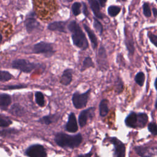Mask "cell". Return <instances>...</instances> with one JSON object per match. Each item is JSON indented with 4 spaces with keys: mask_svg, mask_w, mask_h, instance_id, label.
Listing matches in <instances>:
<instances>
[{
    "mask_svg": "<svg viewBox=\"0 0 157 157\" xmlns=\"http://www.w3.org/2000/svg\"><path fill=\"white\" fill-rule=\"evenodd\" d=\"M54 140L55 143L61 148L74 149L77 148L81 144L83 137L80 133L69 135L59 132L55 134Z\"/></svg>",
    "mask_w": 157,
    "mask_h": 157,
    "instance_id": "6da1fadb",
    "label": "cell"
},
{
    "mask_svg": "<svg viewBox=\"0 0 157 157\" xmlns=\"http://www.w3.org/2000/svg\"><path fill=\"white\" fill-rule=\"evenodd\" d=\"M67 28L71 33L73 44L82 50H86L88 48V42L79 25L72 20L68 24Z\"/></svg>",
    "mask_w": 157,
    "mask_h": 157,
    "instance_id": "7a4b0ae2",
    "label": "cell"
},
{
    "mask_svg": "<svg viewBox=\"0 0 157 157\" xmlns=\"http://www.w3.org/2000/svg\"><path fill=\"white\" fill-rule=\"evenodd\" d=\"M12 66L13 68L25 73H29L36 69H45V66L40 63H34L25 59H17L12 61Z\"/></svg>",
    "mask_w": 157,
    "mask_h": 157,
    "instance_id": "3957f363",
    "label": "cell"
},
{
    "mask_svg": "<svg viewBox=\"0 0 157 157\" xmlns=\"http://www.w3.org/2000/svg\"><path fill=\"white\" fill-rule=\"evenodd\" d=\"M91 91V89H88L86 91L83 93H80L78 91H75L73 93L72 96V102L75 109H81L86 106Z\"/></svg>",
    "mask_w": 157,
    "mask_h": 157,
    "instance_id": "277c9868",
    "label": "cell"
},
{
    "mask_svg": "<svg viewBox=\"0 0 157 157\" xmlns=\"http://www.w3.org/2000/svg\"><path fill=\"white\" fill-rule=\"evenodd\" d=\"M33 52L36 54H44L47 58L53 56L55 52L53 48V44L40 41L34 45L33 47Z\"/></svg>",
    "mask_w": 157,
    "mask_h": 157,
    "instance_id": "5b68a950",
    "label": "cell"
},
{
    "mask_svg": "<svg viewBox=\"0 0 157 157\" xmlns=\"http://www.w3.org/2000/svg\"><path fill=\"white\" fill-rule=\"evenodd\" d=\"M96 63L99 70L105 71L109 69V61L107 55L104 45H101L96 54Z\"/></svg>",
    "mask_w": 157,
    "mask_h": 157,
    "instance_id": "8992f818",
    "label": "cell"
},
{
    "mask_svg": "<svg viewBox=\"0 0 157 157\" xmlns=\"http://www.w3.org/2000/svg\"><path fill=\"white\" fill-rule=\"evenodd\" d=\"M25 155L29 157H47V153L45 147L40 144H33L25 150Z\"/></svg>",
    "mask_w": 157,
    "mask_h": 157,
    "instance_id": "52a82bcc",
    "label": "cell"
},
{
    "mask_svg": "<svg viewBox=\"0 0 157 157\" xmlns=\"http://www.w3.org/2000/svg\"><path fill=\"white\" fill-rule=\"evenodd\" d=\"M110 142L114 147L113 156L124 157L126 156L125 145L116 137H110L109 138Z\"/></svg>",
    "mask_w": 157,
    "mask_h": 157,
    "instance_id": "ba28073f",
    "label": "cell"
},
{
    "mask_svg": "<svg viewBox=\"0 0 157 157\" xmlns=\"http://www.w3.org/2000/svg\"><path fill=\"white\" fill-rule=\"evenodd\" d=\"M95 107H91L86 109L83 110L79 114L78 118V124L80 127L83 128L87 124L89 119H93L94 116Z\"/></svg>",
    "mask_w": 157,
    "mask_h": 157,
    "instance_id": "9c48e42d",
    "label": "cell"
},
{
    "mask_svg": "<svg viewBox=\"0 0 157 157\" xmlns=\"http://www.w3.org/2000/svg\"><path fill=\"white\" fill-rule=\"evenodd\" d=\"M64 129L66 131L71 133L76 132L78 131V126L75 115L74 112H71L69 113L67 123L64 126Z\"/></svg>",
    "mask_w": 157,
    "mask_h": 157,
    "instance_id": "30bf717a",
    "label": "cell"
},
{
    "mask_svg": "<svg viewBox=\"0 0 157 157\" xmlns=\"http://www.w3.org/2000/svg\"><path fill=\"white\" fill-rule=\"evenodd\" d=\"M74 71L71 68H67L63 72L61 76L59 82L61 84L64 86H67L71 84L72 81V74Z\"/></svg>",
    "mask_w": 157,
    "mask_h": 157,
    "instance_id": "8fae6325",
    "label": "cell"
},
{
    "mask_svg": "<svg viewBox=\"0 0 157 157\" xmlns=\"http://www.w3.org/2000/svg\"><path fill=\"white\" fill-rule=\"evenodd\" d=\"M59 117H60V115L58 113L47 115L43 116L40 118H39L38 120V122L42 124L49 125L58 121V120L59 119Z\"/></svg>",
    "mask_w": 157,
    "mask_h": 157,
    "instance_id": "7c38bea8",
    "label": "cell"
},
{
    "mask_svg": "<svg viewBox=\"0 0 157 157\" xmlns=\"http://www.w3.org/2000/svg\"><path fill=\"white\" fill-rule=\"evenodd\" d=\"M124 123L126 126L130 128H137V113L131 112L125 118Z\"/></svg>",
    "mask_w": 157,
    "mask_h": 157,
    "instance_id": "4fadbf2b",
    "label": "cell"
},
{
    "mask_svg": "<svg viewBox=\"0 0 157 157\" xmlns=\"http://www.w3.org/2000/svg\"><path fill=\"white\" fill-rule=\"evenodd\" d=\"M66 21H59L50 23L47 26V29L52 31H59L61 33H66Z\"/></svg>",
    "mask_w": 157,
    "mask_h": 157,
    "instance_id": "5bb4252c",
    "label": "cell"
},
{
    "mask_svg": "<svg viewBox=\"0 0 157 157\" xmlns=\"http://www.w3.org/2000/svg\"><path fill=\"white\" fill-rule=\"evenodd\" d=\"M26 31L28 33H31L34 30L39 29L40 27V23L33 17H29L26 18L25 22Z\"/></svg>",
    "mask_w": 157,
    "mask_h": 157,
    "instance_id": "9a60e30c",
    "label": "cell"
},
{
    "mask_svg": "<svg viewBox=\"0 0 157 157\" xmlns=\"http://www.w3.org/2000/svg\"><path fill=\"white\" fill-rule=\"evenodd\" d=\"M83 28H84L85 31L86 32V33L88 36V37H89L90 40L91 42L93 49L95 50L97 48L98 45V39H97V37H96V34H94V33L91 29V28L87 25L84 23L83 25Z\"/></svg>",
    "mask_w": 157,
    "mask_h": 157,
    "instance_id": "2e32d148",
    "label": "cell"
},
{
    "mask_svg": "<svg viewBox=\"0 0 157 157\" xmlns=\"http://www.w3.org/2000/svg\"><path fill=\"white\" fill-rule=\"evenodd\" d=\"M88 2L95 17L98 18L102 19L104 18V15L101 12L98 2L96 0H88Z\"/></svg>",
    "mask_w": 157,
    "mask_h": 157,
    "instance_id": "e0dca14e",
    "label": "cell"
},
{
    "mask_svg": "<svg viewBox=\"0 0 157 157\" xmlns=\"http://www.w3.org/2000/svg\"><path fill=\"white\" fill-rule=\"evenodd\" d=\"M108 100L106 99H102L99 104V115L102 117H106L109 112L108 106Z\"/></svg>",
    "mask_w": 157,
    "mask_h": 157,
    "instance_id": "ac0fdd59",
    "label": "cell"
},
{
    "mask_svg": "<svg viewBox=\"0 0 157 157\" xmlns=\"http://www.w3.org/2000/svg\"><path fill=\"white\" fill-rule=\"evenodd\" d=\"M137 128H144L148 123V117L144 112H139L137 113Z\"/></svg>",
    "mask_w": 157,
    "mask_h": 157,
    "instance_id": "d6986e66",
    "label": "cell"
},
{
    "mask_svg": "<svg viewBox=\"0 0 157 157\" xmlns=\"http://www.w3.org/2000/svg\"><path fill=\"white\" fill-rule=\"evenodd\" d=\"M124 43H125V46L126 47V49H127L129 54L131 55H133L134 51H135L134 42L133 40V37L131 36L129 37L127 34H125Z\"/></svg>",
    "mask_w": 157,
    "mask_h": 157,
    "instance_id": "ffe728a7",
    "label": "cell"
},
{
    "mask_svg": "<svg viewBox=\"0 0 157 157\" xmlns=\"http://www.w3.org/2000/svg\"><path fill=\"white\" fill-rule=\"evenodd\" d=\"M11 97L7 94H0V108L6 109L11 103Z\"/></svg>",
    "mask_w": 157,
    "mask_h": 157,
    "instance_id": "44dd1931",
    "label": "cell"
},
{
    "mask_svg": "<svg viewBox=\"0 0 157 157\" xmlns=\"http://www.w3.org/2000/svg\"><path fill=\"white\" fill-rule=\"evenodd\" d=\"M90 67H94V64L90 56H88L85 58V59L83 61V64L81 67L80 71L83 72Z\"/></svg>",
    "mask_w": 157,
    "mask_h": 157,
    "instance_id": "7402d4cb",
    "label": "cell"
},
{
    "mask_svg": "<svg viewBox=\"0 0 157 157\" xmlns=\"http://www.w3.org/2000/svg\"><path fill=\"white\" fill-rule=\"evenodd\" d=\"M35 101L36 104L40 107H43L45 105L44 95L41 91H36L34 94Z\"/></svg>",
    "mask_w": 157,
    "mask_h": 157,
    "instance_id": "603a6c76",
    "label": "cell"
},
{
    "mask_svg": "<svg viewBox=\"0 0 157 157\" xmlns=\"http://www.w3.org/2000/svg\"><path fill=\"white\" fill-rule=\"evenodd\" d=\"M134 150L136 153L140 156H151L150 154H148L150 152L147 147L136 146L134 147Z\"/></svg>",
    "mask_w": 157,
    "mask_h": 157,
    "instance_id": "cb8c5ba5",
    "label": "cell"
},
{
    "mask_svg": "<svg viewBox=\"0 0 157 157\" xmlns=\"http://www.w3.org/2000/svg\"><path fill=\"white\" fill-rule=\"evenodd\" d=\"M124 90L123 81L120 77H118L115 83V90L117 94H119L123 92Z\"/></svg>",
    "mask_w": 157,
    "mask_h": 157,
    "instance_id": "d4e9b609",
    "label": "cell"
},
{
    "mask_svg": "<svg viewBox=\"0 0 157 157\" xmlns=\"http://www.w3.org/2000/svg\"><path fill=\"white\" fill-rule=\"evenodd\" d=\"M145 80V75L143 72H139L136 74L134 77L135 82L140 86H142Z\"/></svg>",
    "mask_w": 157,
    "mask_h": 157,
    "instance_id": "484cf974",
    "label": "cell"
},
{
    "mask_svg": "<svg viewBox=\"0 0 157 157\" xmlns=\"http://www.w3.org/2000/svg\"><path fill=\"white\" fill-rule=\"evenodd\" d=\"M11 112H12L13 114H14L15 115L21 116V115H23L25 113V110L24 108L22 107L19 104H14L12 107Z\"/></svg>",
    "mask_w": 157,
    "mask_h": 157,
    "instance_id": "4316f807",
    "label": "cell"
},
{
    "mask_svg": "<svg viewBox=\"0 0 157 157\" xmlns=\"http://www.w3.org/2000/svg\"><path fill=\"white\" fill-rule=\"evenodd\" d=\"M120 10H121V8L120 7L117 6H110L108 7L107 12L110 17H116L119 13Z\"/></svg>",
    "mask_w": 157,
    "mask_h": 157,
    "instance_id": "83f0119b",
    "label": "cell"
},
{
    "mask_svg": "<svg viewBox=\"0 0 157 157\" xmlns=\"http://www.w3.org/2000/svg\"><path fill=\"white\" fill-rule=\"evenodd\" d=\"M93 27L96 29V31L99 33L100 35H101L103 33V26L101 24V23L96 18H94V21H93Z\"/></svg>",
    "mask_w": 157,
    "mask_h": 157,
    "instance_id": "f1b7e54d",
    "label": "cell"
},
{
    "mask_svg": "<svg viewBox=\"0 0 157 157\" xmlns=\"http://www.w3.org/2000/svg\"><path fill=\"white\" fill-rule=\"evenodd\" d=\"M12 78V75L7 71H0V81L6 82L10 80Z\"/></svg>",
    "mask_w": 157,
    "mask_h": 157,
    "instance_id": "f546056e",
    "label": "cell"
},
{
    "mask_svg": "<svg viewBox=\"0 0 157 157\" xmlns=\"http://www.w3.org/2000/svg\"><path fill=\"white\" fill-rule=\"evenodd\" d=\"M12 121L7 117L0 115V126L1 127H7L12 124Z\"/></svg>",
    "mask_w": 157,
    "mask_h": 157,
    "instance_id": "4dcf8cb0",
    "label": "cell"
},
{
    "mask_svg": "<svg viewBox=\"0 0 157 157\" xmlns=\"http://www.w3.org/2000/svg\"><path fill=\"white\" fill-rule=\"evenodd\" d=\"M80 7L81 4L78 2H74L72 6V13L75 16H77L80 13Z\"/></svg>",
    "mask_w": 157,
    "mask_h": 157,
    "instance_id": "1f68e13d",
    "label": "cell"
},
{
    "mask_svg": "<svg viewBox=\"0 0 157 157\" xmlns=\"http://www.w3.org/2000/svg\"><path fill=\"white\" fill-rule=\"evenodd\" d=\"M148 130L153 136H156L157 134V126L156 123L154 121H151L148 124Z\"/></svg>",
    "mask_w": 157,
    "mask_h": 157,
    "instance_id": "d6a6232c",
    "label": "cell"
},
{
    "mask_svg": "<svg viewBox=\"0 0 157 157\" xmlns=\"http://www.w3.org/2000/svg\"><path fill=\"white\" fill-rule=\"evenodd\" d=\"M143 13L146 17H150L151 15V10L148 3H144L143 5Z\"/></svg>",
    "mask_w": 157,
    "mask_h": 157,
    "instance_id": "836d02e7",
    "label": "cell"
},
{
    "mask_svg": "<svg viewBox=\"0 0 157 157\" xmlns=\"http://www.w3.org/2000/svg\"><path fill=\"white\" fill-rule=\"evenodd\" d=\"M147 36L150 40V42L155 46L156 47V44H157V36L151 32H148L147 33Z\"/></svg>",
    "mask_w": 157,
    "mask_h": 157,
    "instance_id": "e575fe53",
    "label": "cell"
},
{
    "mask_svg": "<svg viewBox=\"0 0 157 157\" xmlns=\"http://www.w3.org/2000/svg\"><path fill=\"white\" fill-rule=\"evenodd\" d=\"M26 86L24 85H11L7 86L6 89L9 90H12V89H21V88H26Z\"/></svg>",
    "mask_w": 157,
    "mask_h": 157,
    "instance_id": "d590c367",
    "label": "cell"
},
{
    "mask_svg": "<svg viewBox=\"0 0 157 157\" xmlns=\"http://www.w3.org/2000/svg\"><path fill=\"white\" fill-rule=\"evenodd\" d=\"M83 13L85 15V16L88 17V10L87 9V6L85 3H83Z\"/></svg>",
    "mask_w": 157,
    "mask_h": 157,
    "instance_id": "8d00e7d4",
    "label": "cell"
},
{
    "mask_svg": "<svg viewBox=\"0 0 157 157\" xmlns=\"http://www.w3.org/2000/svg\"><path fill=\"white\" fill-rule=\"evenodd\" d=\"M99 2V4H101V6L102 7H104L107 2V0H98Z\"/></svg>",
    "mask_w": 157,
    "mask_h": 157,
    "instance_id": "74e56055",
    "label": "cell"
},
{
    "mask_svg": "<svg viewBox=\"0 0 157 157\" xmlns=\"http://www.w3.org/2000/svg\"><path fill=\"white\" fill-rule=\"evenodd\" d=\"M152 11H153V13L154 17H156V12H157V10H156V9L154 7V8L153 9Z\"/></svg>",
    "mask_w": 157,
    "mask_h": 157,
    "instance_id": "f35d334b",
    "label": "cell"
},
{
    "mask_svg": "<svg viewBox=\"0 0 157 157\" xmlns=\"http://www.w3.org/2000/svg\"><path fill=\"white\" fill-rule=\"evenodd\" d=\"M80 156H91V153H87V154H85V155H80Z\"/></svg>",
    "mask_w": 157,
    "mask_h": 157,
    "instance_id": "ab89813d",
    "label": "cell"
},
{
    "mask_svg": "<svg viewBox=\"0 0 157 157\" xmlns=\"http://www.w3.org/2000/svg\"><path fill=\"white\" fill-rule=\"evenodd\" d=\"M156 80H157V78H155V82H154V86H155V89L156 90Z\"/></svg>",
    "mask_w": 157,
    "mask_h": 157,
    "instance_id": "60d3db41",
    "label": "cell"
},
{
    "mask_svg": "<svg viewBox=\"0 0 157 157\" xmlns=\"http://www.w3.org/2000/svg\"><path fill=\"white\" fill-rule=\"evenodd\" d=\"M73 0H63V1L64 2H72Z\"/></svg>",
    "mask_w": 157,
    "mask_h": 157,
    "instance_id": "b9f144b4",
    "label": "cell"
},
{
    "mask_svg": "<svg viewBox=\"0 0 157 157\" xmlns=\"http://www.w3.org/2000/svg\"><path fill=\"white\" fill-rule=\"evenodd\" d=\"M1 42H2V35H1V33H0V44H1Z\"/></svg>",
    "mask_w": 157,
    "mask_h": 157,
    "instance_id": "7bdbcfd3",
    "label": "cell"
},
{
    "mask_svg": "<svg viewBox=\"0 0 157 157\" xmlns=\"http://www.w3.org/2000/svg\"><path fill=\"white\" fill-rule=\"evenodd\" d=\"M155 108L156 109V100L155 101Z\"/></svg>",
    "mask_w": 157,
    "mask_h": 157,
    "instance_id": "ee69618b",
    "label": "cell"
},
{
    "mask_svg": "<svg viewBox=\"0 0 157 157\" xmlns=\"http://www.w3.org/2000/svg\"><path fill=\"white\" fill-rule=\"evenodd\" d=\"M117 1H125L126 0H117Z\"/></svg>",
    "mask_w": 157,
    "mask_h": 157,
    "instance_id": "f6af8a7d",
    "label": "cell"
}]
</instances>
